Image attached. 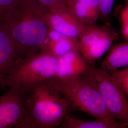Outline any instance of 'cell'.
Here are the masks:
<instances>
[{
	"label": "cell",
	"mask_w": 128,
	"mask_h": 128,
	"mask_svg": "<svg viewBox=\"0 0 128 128\" xmlns=\"http://www.w3.org/2000/svg\"><path fill=\"white\" fill-rule=\"evenodd\" d=\"M63 128H112L104 120L96 119L94 120H86L66 115L61 124Z\"/></svg>",
	"instance_id": "5bb4252c"
},
{
	"label": "cell",
	"mask_w": 128,
	"mask_h": 128,
	"mask_svg": "<svg viewBox=\"0 0 128 128\" xmlns=\"http://www.w3.org/2000/svg\"><path fill=\"white\" fill-rule=\"evenodd\" d=\"M117 34L104 27L96 25L86 26L79 38L80 52L88 64H93L108 50Z\"/></svg>",
	"instance_id": "8992f818"
},
{
	"label": "cell",
	"mask_w": 128,
	"mask_h": 128,
	"mask_svg": "<svg viewBox=\"0 0 128 128\" xmlns=\"http://www.w3.org/2000/svg\"><path fill=\"white\" fill-rule=\"evenodd\" d=\"M18 58L14 42L4 22H0V88H5L4 81Z\"/></svg>",
	"instance_id": "9c48e42d"
},
{
	"label": "cell",
	"mask_w": 128,
	"mask_h": 128,
	"mask_svg": "<svg viewBox=\"0 0 128 128\" xmlns=\"http://www.w3.org/2000/svg\"><path fill=\"white\" fill-rule=\"evenodd\" d=\"M57 59L55 78H67L80 76L88 66L79 50L70 51Z\"/></svg>",
	"instance_id": "30bf717a"
},
{
	"label": "cell",
	"mask_w": 128,
	"mask_h": 128,
	"mask_svg": "<svg viewBox=\"0 0 128 128\" xmlns=\"http://www.w3.org/2000/svg\"><path fill=\"white\" fill-rule=\"evenodd\" d=\"M116 79L128 96V67L123 69H118L111 74Z\"/></svg>",
	"instance_id": "9a60e30c"
},
{
	"label": "cell",
	"mask_w": 128,
	"mask_h": 128,
	"mask_svg": "<svg viewBox=\"0 0 128 128\" xmlns=\"http://www.w3.org/2000/svg\"><path fill=\"white\" fill-rule=\"evenodd\" d=\"M0 97V128H14L23 112L27 87L14 86Z\"/></svg>",
	"instance_id": "52a82bcc"
},
{
	"label": "cell",
	"mask_w": 128,
	"mask_h": 128,
	"mask_svg": "<svg viewBox=\"0 0 128 128\" xmlns=\"http://www.w3.org/2000/svg\"><path fill=\"white\" fill-rule=\"evenodd\" d=\"M47 10L55 9L66 6V0H35Z\"/></svg>",
	"instance_id": "e0dca14e"
},
{
	"label": "cell",
	"mask_w": 128,
	"mask_h": 128,
	"mask_svg": "<svg viewBox=\"0 0 128 128\" xmlns=\"http://www.w3.org/2000/svg\"><path fill=\"white\" fill-rule=\"evenodd\" d=\"M58 59L48 50H42L31 56L16 60L5 76L4 88L14 86L28 87L55 77Z\"/></svg>",
	"instance_id": "277c9868"
},
{
	"label": "cell",
	"mask_w": 128,
	"mask_h": 128,
	"mask_svg": "<svg viewBox=\"0 0 128 128\" xmlns=\"http://www.w3.org/2000/svg\"><path fill=\"white\" fill-rule=\"evenodd\" d=\"M127 66H128V41L112 48L102 64V68L112 72Z\"/></svg>",
	"instance_id": "4fadbf2b"
},
{
	"label": "cell",
	"mask_w": 128,
	"mask_h": 128,
	"mask_svg": "<svg viewBox=\"0 0 128 128\" xmlns=\"http://www.w3.org/2000/svg\"><path fill=\"white\" fill-rule=\"evenodd\" d=\"M120 20L122 24H128V4L124 7L120 14Z\"/></svg>",
	"instance_id": "d6986e66"
},
{
	"label": "cell",
	"mask_w": 128,
	"mask_h": 128,
	"mask_svg": "<svg viewBox=\"0 0 128 128\" xmlns=\"http://www.w3.org/2000/svg\"><path fill=\"white\" fill-rule=\"evenodd\" d=\"M100 7V16L106 17L110 15L114 4V0H98Z\"/></svg>",
	"instance_id": "ac0fdd59"
},
{
	"label": "cell",
	"mask_w": 128,
	"mask_h": 128,
	"mask_svg": "<svg viewBox=\"0 0 128 128\" xmlns=\"http://www.w3.org/2000/svg\"><path fill=\"white\" fill-rule=\"evenodd\" d=\"M76 0H66V5L69 7L73 4Z\"/></svg>",
	"instance_id": "44dd1931"
},
{
	"label": "cell",
	"mask_w": 128,
	"mask_h": 128,
	"mask_svg": "<svg viewBox=\"0 0 128 128\" xmlns=\"http://www.w3.org/2000/svg\"><path fill=\"white\" fill-rule=\"evenodd\" d=\"M127 126H128V124L127 125Z\"/></svg>",
	"instance_id": "7402d4cb"
},
{
	"label": "cell",
	"mask_w": 128,
	"mask_h": 128,
	"mask_svg": "<svg viewBox=\"0 0 128 128\" xmlns=\"http://www.w3.org/2000/svg\"><path fill=\"white\" fill-rule=\"evenodd\" d=\"M46 11L35 0H18L5 19L18 58L42 50L49 30L45 19Z\"/></svg>",
	"instance_id": "6da1fadb"
},
{
	"label": "cell",
	"mask_w": 128,
	"mask_h": 128,
	"mask_svg": "<svg viewBox=\"0 0 128 128\" xmlns=\"http://www.w3.org/2000/svg\"><path fill=\"white\" fill-rule=\"evenodd\" d=\"M42 50L49 51L57 58L69 51H80L79 40L68 37L49 28Z\"/></svg>",
	"instance_id": "8fae6325"
},
{
	"label": "cell",
	"mask_w": 128,
	"mask_h": 128,
	"mask_svg": "<svg viewBox=\"0 0 128 128\" xmlns=\"http://www.w3.org/2000/svg\"><path fill=\"white\" fill-rule=\"evenodd\" d=\"M18 0H0V22L5 20Z\"/></svg>",
	"instance_id": "2e32d148"
},
{
	"label": "cell",
	"mask_w": 128,
	"mask_h": 128,
	"mask_svg": "<svg viewBox=\"0 0 128 128\" xmlns=\"http://www.w3.org/2000/svg\"><path fill=\"white\" fill-rule=\"evenodd\" d=\"M80 110L106 122L112 128L121 127L107 109L96 89L81 76L67 78H52L47 81Z\"/></svg>",
	"instance_id": "3957f363"
},
{
	"label": "cell",
	"mask_w": 128,
	"mask_h": 128,
	"mask_svg": "<svg viewBox=\"0 0 128 128\" xmlns=\"http://www.w3.org/2000/svg\"><path fill=\"white\" fill-rule=\"evenodd\" d=\"M69 8L76 18L86 26L95 25L100 16L98 0H76Z\"/></svg>",
	"instance_id": "7c38bea8"
},
{
	"label": "cell",
	"mask_w": 128,
	"mask_h": 128,
	"mask_svg": "<svg viewBox=\"0 0 128 128\" xmlns=\"http://www.w3.org/2000/svg\"><path fill=\"white\" fill-rule=\"evenodd\" d=\"M45 19L49 28L78 40L86 26L76 18L67 5L47 10L45 14Z\"/></svg>",
	"instance_id": "ba28073f"
},
{
	"label": "cell",
	"mask_w": 128,
	"mask_h": 128,
	"mask_svg": "<svg viewBox=\"0 0 128 128\" xmlns=\"http://www.w3.org/2000/svg\"><path fill=\"white\" fill-rule=\"evenodd\" d=\"M23 112L14 128H55L66 114L69 102L47 81L27 87Z\"/></svg>",
	"instance_id": "7a4b0ae2"
},
{
	"label": "cell",
	"mask_w": 128,
	"mask_h": 128,
	"mask_svg": "<svg viewBox=\"0 0 128 128\" xmlns=\"http://www.w3.org/2000/svg\"><path fill=\"white\" fill-rule=\"evenodd\" d=\"M122 33L124 38L128 41V24H122Z\"/></svg>",
	"instance_id": "ffe728a7"
},
{
	"label": "cell",
	"mask_w": 128,
	"mask_h": 128,
	"mask_svg": "<svg viewBox=\"0 0 128 128\" xmlns=\"http://www.w3.org/2000/svg\"><path fill=\"white\" fill-rule=\"evenodd\" d=\"M81 76L99 92L107 109L122 122L121 127L128 124V99L118 82L112 75L102 68L88 66Z\"/></svg>",
	"instance_id": "5b68a950"
}]
</instances>
